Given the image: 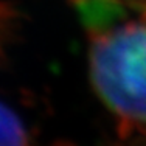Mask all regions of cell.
Returning <instances> with one entry per match:
<instances>
[{
    "mask_svg": "<svg viewBox=\"0 0 146 146\" xmlns=\"http://www.w3.org/2000/svg\"><path fill=\"white\" fill-rule=\"evenodd\" d=\"M89 62L92 82L121 134L146 140V20L98 33Z\"/></svg>",
    "mask_w": 146,
    "mask_h": 146,
    "instance_id": "6da1fadb",
    "label": "cell"
},
{
    "mask_svg": "<svg viewBox=\"0 0 146 146\" xmlns=\"http://www.w3.org/2000/svg\"><path fill=\"white\" fill-rule=\"evenodd\" d=\"M79 5H82V13L86 14V25L98 33L104 31L106 25H112L123 11L117 0H82Z\"/></svg>",
    "mask_w": 146,
    "mask_h": 146,
    "instance_id": "7a4b0ae2",
    "label": "cell"
},
{
    "mask_svg": "<svg viewBox=\"0 0 146 146\" xmlns=\"http://www.w3.org/2000/svg\"><path fill=\"white\" fill-rule=\"evenodd\" d=\"M72 2H75V3H81L82 0H72Z\"/></svg>",
    "mask_w": 146,
    "mask_h": 146,
    "instance_id": "277c9868",
    "label": "cell"
},
{
    "mask_svg": "<svg viewBox=\"0 0 146 146\" xmlns=\"http://www.w3.org/2000/svg\"><path fill=\"white\" fill-rule=\"evenodd\" d=\"M0 146H33L22 121L0 103Z\"/></svg>",
    "mask_w": 146,
    "mask_h": 146,
    "instance_id": "3957f363",
    "label": "cell"
}]
</instances>
